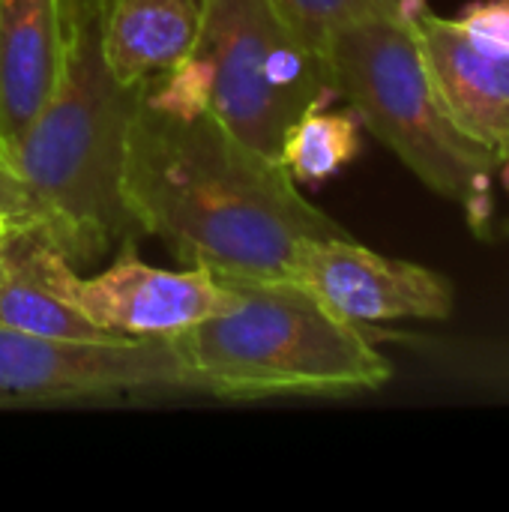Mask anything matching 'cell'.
<instances>
[{
	"instance_id": "18",
	"label": "cell",
	"mask_w": 509,
	"mask_h": 512,
	"mask_svg": "<svg viewBox=\"0 0 509 512\" xmlns=\"http://www.w3.org/2000/svg\"><path fill=\"white\" fill-rule=\"evenodd\" d=\"M3 228H9V225H6V219H0V234H3Z\"/></svg>"
},
{
	"instance_id": "10",
	"label": "cell",
	"mask_w": 509,
	"mask_h": 512,
	"mask_svg": "<svg viewBox=\"0 0 509 512\" xmlns=\"http://www.w3.org/2000/svg\"><path fill=\"white\" fill-rule=\"evenodd\" d=\"M78 0H0V156L60 87Z\"/></svg>"
},
{
	"instance_id": "2",
	"label": "cell",
	"mask_w": 509,
	"mask_h": 512,
	"mask_svg": "<svg viewBox=\"0 0 509 512\" xmlns=\"http://www.w3.org/2000/svg\"><path fill=\"white\" fill-rule=\"evenodd\" d=\"M99 12L102 0H78L66 75L0 156L21 195V228L48 240L72 267L135 234L120 201V168L141 87H123L108 72Z\"/></svg>"
},
{
	"instance_id": "14",
	"label": "cell",
	"mask_w": 509,
	"mask_h": 512,
	"mask_svg": "<svg viewBox=\"0 0 509 512\" xmlns=\"http://www.w3.org/2000/svg\"><path fill=\"white\" fill-rule=\"evenodd\" d=\"M273 3L324 54V42L339 27L375 15H411L426 0H273Z\"/></svg>"
},
{
	"instance_id": "7",
	"label": "cell",
	"mask_w": 509,
	"mask_h": 512,
	"mask_svg": "<svg viewBox=\"0 0 509 512\" xmlns=\"http://www.w3.org/2000/svg\"><path fill=\"white\" fill-rule=\"evenodd\" d=\"M39 267L60 300L117 336H174L231 303V291L201 267L177 273L141 261L135 234L123 237L114 264L96 276L75 273L48 240L42 243Z\"/></svg>"
},
{
	"instance_id": "11",
	"label": "cell",
	"mask_w": 509,
	"mask_h": 512,
	"mask_svg": "<svg viewBox=\"0 0 509 512\" xmlns=\"http://www.w3.org/2000/svg\"><path fill=\"white\" fill-rule=\"evenodd\" d=\"M207 0H102L99 42L123 87L153 84L180 69L204 30Z\"/></svg>"
},
{
	"instance_id": "4",
	"label": "cell",
	"mask_w": 509,
	"mask_h": 512,
	"mask_svg": "<svg viewBox=\"0 0 509 512\" xmlns=\"http://www.w3.org/2000/svg\"><path fill=\"white\" fill-rule=\"evenodd\" d=\"M336 96L348 99L381 144L432 192L465 207L477 234L492 222L498 156L471 141L447 114L426 69L411 15H375L324 42Z\"/></svg>"
},
{
	"instance_id": "16",
	"label": "cell",
	"mask_w": 509,
	"mask_h": 512,
	"mask_svg": "<svg viewBox=\"0 0 509 512\" xmlns=\"http://www.w3.org/2000/svg\"><path fill=\"white\" fill-rule=\"evenodd\" d=\"M0 219H6V225H21V195L3 162H0Z\"/></svg>"
},
{
	"instance_id": "1",
	"label": "cell",
	"mask_w": 509,
	"mask_h": 512,
	"mask_svg": "<svg viewBox=\"0 0 509 512\" xmlns=\"http://www.w3.org/2000/svg\"><path fill=\"white\" fill-rule=\"evenodd\" d=\"M135 234L165 240L213 276L288 279L303 243L348 231L303 198L288 168L198 102L138 90L120 168Z\"/></svg>"
},
{
	"instance_id": "13",
	"label": "cell",
	"mask_w": 509,
	"mask_h": 512,
	"mask_svg": "<svg viewBox=\"0 0 509 512\" xmlns=\"http://www.w3.org/2000/svg\"><path fill=\"white\" fill-rule=\"evenodd\" d=\"M360 117L348 111H327V105L309 108L282 141V165L294 183L318 186L336 177L360 156Z\"/></svg>"
},
{
	"instance_id": "17",
	"label": "cell",
	"mask_w": 509,
	"mask_h": 512,
	"mask_svg": "<svg viewBox=\"0 0 509 512\" xmlns=\"http://www.w3.org/2000/svg\"><path fill=\"white\" fill-rule=\"evenodd\" d=\"M495 177L501 180V186L509 192V144L501 150V156H498V168H495Z\"/></svg>"
},
{
	"instance_id": "3",
	"label": "cell",
	"mask_w": 509,
	"mask_h": 512,
	"mask_svg": "<svg viewBox=\"0 0 509 512\" xmlns=\"http://www.w3.org/2000/svg\"><path fill=\"white\" fill-rule=\"evenodd\" d=\"M228 309L171 336L195 393L216 399L351 396L384 387L393 363L360 324L297 279L216 276Z\"/></svg>"
},
{
	"instance_id": "5",
	"label": "cell",
	"mask_w": 509,
	"mask_h": 512,
	"mask_svg": "<svg viewBox=\"0 0 509 512\" xmlns=\"http://www.w3.org/2000/svg\"><path fill=\"white\" fill-rule=\"evenodd\" d=\"M150 87L204 105L240 141L273 159L309 108L336 99L321 48L273 0H207L192 57Z\"/></svg>"
},
{
	"instance_id": "15",
	"label": "cell",
	"mask_w": 509,
	"mask_h": 512,
	"mask_svg": "<svg viewBox=\"0 0 509 512\" xmlns=\"http://www.w3.org/2000/svg\"><path fill=\"white\" fill-rule=\"evenodd\" d=\"M453 21L474 42L509 54V0H471Z\"/></svg>"
},
{
	"instance_id": "6",
	"label": "cell",
	"mask_w": 509,
	"mask_h": 512,
	"mask_svg": "<svg viewBox=\"0 0 509 512\" xmlns=\"http://www.w3.org/2000/svg\"><path fill=\"white\" fill-rule=\"evenodd\" d=\"M195 393L171 336L72 342L0 327V405Z\"/></svg>"
},
{
	"instance_id": "8",
	"label": "cell",
	"mask_w": 509,
	"mask_h": 512,
	"mask_svg": "<svg viewBox=\"0 0 509 512\" xmlns=\"http://www.w3.org/2000/svg\"><path fill=\"white\" fill-rule=\"evenodd\" d=\"M291 279L303 282L336 315L354 324L447 321L456 291L432 267L381 255L348 237L309 240L300 246Z\"/></svg>"
},
{
	"instance_id": "9",
	"label": "cell",
	"mask_w": 509,
	"mask_h": 512,
	"mask_svg": "<svg viewBox=\"0 0 509 512\" xmlns=\"http://www.w3.org/2000/svg\"><path fill=\"white\" fill-rule=\"evenodd\" d=\"M411 24L450 120L471 141L501 156L509 144V54L474 42L429 0L411 12Z\"/></svg>"
},
{
	"instance_id": "12",
	"label": "cell",
	"mask_w": 509,
	"mask_h": 512,
	"mask_svg": "<svg viewBox=\"0 0 509 512\" xmlns=\"http://www.w3.org/2000/svg\"><path fill=\"white\" fill-rule=\"evenodd\" d=\"M42 237L30 228L9 225L0 234V327L48 336V339H72V342H117L132 336L108 333L90 324L78 309L60 300L51 285L42 279L39 252Z\"/></svg>"
}]
</instances>
